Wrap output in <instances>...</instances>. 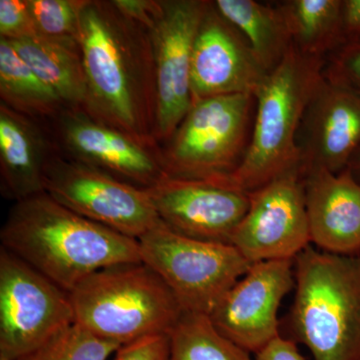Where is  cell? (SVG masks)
Masks as SVG:
<instances>
[{
    "mask_svg": "<svg viewBox=\"0 0 360 360\" xmlns=\"http://www.w3.org/2000/svg\"><path fill=\"white\" fill-rule=\"evenodd\" d=\"M293 46L311 58H328L347 41L342 0H286L276 4Z\"/></svg>",
    "mask_w": 360,
    "mask_h": 360,
    "instance_id": "cell-21",
    "label": "cell"
},
{
    "mask_svg": "<svg viewBox=\"0 0 360 360\" xmlns=\"http://www.w3.org/2000/svg\"><path fill=\"white\" fill-rule=\"evenodd\" d=\"M35 34L27 0H0V39L15 41Z\"/></svg>",
    "mask_w": 360,
    "mask_h": 360,
    "instance_id": "cell-27",
    "label": "cell"
},
{
    "mask_svg": "<svg viewBox=\"0 0 360 360\" xmlns=\"http://www.w3.org/2000/svg\"><path fill=\"white\" fill-rule=\"evenodd\" d=\"M169 335L148 336L122 345L115 360H169Z\"/></svg>",
    "mask_w": 360,
    "mask_h": 360,
    "instance_id": "cell-28",
    "label": "cell"
},
{
    "mask_svg": "<svg viewBox=\"0 0 360 360\" xmlns=\"http://www.w3.org/2000/svg\"><path fill=\"white\" fill-rule=\"evenodd\" d=\"M302 165L250 193V205L231 245L250 262L295 260L310 243Z\"/></svg>",
    "mask_w": 360,
    "mask_h": 360,
    "instance_id": "cell-11",
    "label": "cell"
},
{
    "mask_svg": "<svg viewBox=\"0 0 360 360\" xmlns=\"http://www.w3.org/2000/svg\"><path fill=\"white\" fill-rule=\"evenodd\" d=\"M255 360H305L295 341L279 335L255 354Z\"/></svg>",
    "mask_w": 360,
    "mask_h": 360,
    "instance_id": "cell-30",
    "label": "cell"
},
{
    "mask_svg": "<svg viewBox=\"0 0 360 360\" xmlns=\"http://www.w3.org/2000/svg\"><path fill=\"white\" fill-rule=\"evenodd\" d=\"M360 146V97L326 78L312 94L297 132L304 169H347Z\"/></svg>",
    "mask_w": 360,
    "mask_h": 360,
    "instance_id": "cell-16",
    "label": "cell"
},
{
    "mask_svg": "<svg viewBox=\"0 0 360 360\" xmlns=\"http://www.w3.org/2000/svg\"><path fill=\"white\" fill-rule=\"evenodd\" d=\"M0 360H11V359H7V357L4 356V355L0 354Z\"/></svg>",
    "mask_w": 360,
    "mask_h": 360,
    "instance_id": "cell-33",
    "label": "cell"
},
{
    "mask_svg": "<svg viewBox=\"0 0 360 360\" xmlns=\"http://www.w3.org/2000/svg\"><path fill=\"white\" fill-rule=\"evenodd\" d=\"M267 73L243 33L210 1L194 40L191 77L193 103L231 94L255 96Z\"/></svg>",
    "mask_w": 360,
    "mask_h": 360,
    "instance_id": "cell-15",
    "label": "cell"
},
{
    "mask_svg": "<svg viewBox=\"0 0 360 360\" xmlns=\"http://www.w3.org/2000/svg\"><path fill=\"white\" fill-rule=\"evenodd\" d=\"M45 122L54 148L68 160L141 188L165 175L160 146L139 141L84 110L65 108Z\"/></svg>",
    "mask_w": 360,
    "mask_h": 360,
    "instance_id": "cell-12",
    "label": "cell"
},
{
    "mask_svg": "<svg viewBox=\"0 0 360 360\" xmlns=\"http://www.w3.org/2000/svg\"><path fill=\"white\" fill-rule=\"evenodd\" d=\"M347 169L349 170L354 179L360 184V146L350 158Z\"/></svg>",
    "mask_w": 360,
    "mask_h": 360,
    "instance_id": "cell-32",
    "label": "cell"
},
{
    "mask_svg": "<svg viewBox=\"0 0 360 360\" xmlns=\"http://www.w3.org/2000/svg\"><path fill=\"white\" fill-rule=\"evenodd\" d=\"M290 340L314 360H360V257L310 245L295 259Z\"/></svg>",
    "mask_w": 360,
    "mask_h": 360,
    "instance_id": "cell-3",
    "label": "cell"
},
{
    "mask_svg": "<svg viewBox=\"0 0 360 360\" xmlns=\"http://www.w3.org/2000/svg\"><path fill=\"white\" fill-rule=\"evenodd\" d=\"M213 4L225 20L243 33L267 72L274 70L292 47L278 6L255 0H215Z\"/></svg>",
    "mask_w": 360,
    "mask_h": 360,
    "instance_id": "cell-20",
    "label": "cell"
},
{
    "mask_svg": "<svg viewBox=\"0 0 360 360\" xmlns=\"http://www.w3.org/2000/svg\"><path fill=\"white\" fill-rule=\"evenodd\" d=\"M252 94L210 97L193 103L179 127L160 146L168 176L229 179L250 143Z\"/></svg>",
    "mask_w": 360,
    "mask_h": 360,
    "instance_id": "cell-6",
    "label": "cell"
},
{
    "mask_svg": "<svg viewBox=\"0 0 360 360\" xmlns=\"http://www.w3.org/2000/svg\"><path fill=\"white\" fill-rule=\"evenodd\" d=\"M326 59L304 56L295 46L267 73L255 94V115L245 158L231 176L248 193L302 165L297 132Z\"/></svg>",
    "mask_w": 360,
    "mask_h": 360,
    "instance_id": "cell-4",
    "label": "cell"
},
{
    "mask_svg": "<svg viewBox=\"0 0 360 360\" xmlns=\"http://www.w3.org/2000/svg\"><path fill=\"white\" fill-rule=\"evenodd\" d=\"M0 240L68 292L98 270L141 262L137 239L80 217L45 193L14 202Z\"/></svg>",
    "mask_w": 360,
    "mask_h": 360,
    "instance_id": "cell-2",
    "label": "cell"
},
{
    "mask_svg": "<svg viewBox=\"0 0 360 360\" xmlns=\"http://www.w3.org/2000/svg\"><path fill=\"white\" fill-rule=\"evenodd\" d=\"M44 122L0 103V184L14 202L44 193V169L54 150Z\"/></svg>",
    "mask_w": 360,
    "mask_h": 360,
    "instance_id": "cell-18",
    "label": "cell"
},
{
    "mask_svg": "<svg viewBox=\"0 0 360 360\" xmlns=\"http://www.w3.org/2000/svg\"><path fill=\"white\" fill-rule=\"evenodd\" d=\"M44 193L84 219L139 240L161 220L146 188L52 151Z\"/></svg>",
    "mask_w": 360,
    "mask_h": 360,
    "instance_id": "cell-9",
    "label": "cell"
},
{
    "mask_svg": "<svg viewBox=\"0 0 360 360\" xmlns=\"http://www.w3.org/2000/svg\"><path fill=\"white\" fill-rule=\"evenodd\" d=\"M11 42L35 75L59 97L65 108L85 110L86 78L78 41L35 34Z\"/></svg>",
    "mask_w": 360,
    "mask_h": 360,
    "instance_id": "cell-19",
    "label": "cell"
},
{
    "mask_svg": "<svg viewBox=\"0 0 360 360\" xmlns=\"http://www.w3.org/2000/svg\"><path fill=\"white\" fill-rule=\"evenodd\" d=\"M75 323L70 292L0 248V354L18 360Z\"/></svg>",
    "mask_w": 360,
    "mask_h": 360,
    "instance_id": "cell-8",
    "label": "cell"
},
{
    "mask_svg": "<svg viewBox=\"0 0 360 360\" xmlns=\"http://www.w3.org/2000/svg\"><path fill=\"white\" fill-rule=\"evenodd\" d=\"M112 2L120 13L148 30L153 25L160 6V1L155 0H113Z\"/></svg>",
    "mask_w": 360,
    "mask_h": 360,
    "instance_id": "cell-29",
    "label": "cell"
},
{
    "mask_svg": "<svg viewBox=\"0 0 360 360\" xmlns=\"http://www.w3.org/2000/svg\"><path fill=\"white\" fill-rule=\"evenodd\" d=\"M210 1L160 0L149 28L155 63V141L165 144L193 106L191 60L196 33Z\"/></svg>",
    "mask_w": 360,
    "mask_h": 360,
    "instance_id": "cell-10",
    "label": "cell"
},
{
    "mask_svg": "<svg viewBox=\"0 0 360 360\" xmlns=\"http://www.w3.org/2000/svg\"><path fill=\"white\" fill-rule=\"evenodd\" d=\"M0 103L39 122L53 120L65 105L20 58L9 40L0 39Z\"/></svg>",
    "mask_w": 360,
    "mask_h": 360,
    "instance_id": "cell-22",
    "label": "cell"
},
{
    "mask_svg": "<svg viewBox=\"0 0 360 360\" xmlns=\"http://www.w3.org/2000/svg\"><path fill=\"white\" fill-rule=\"evenodd\" d=\"M323 77L360 97V35L347 40L326 58Z\"/></svg>",
    "mask_w": 360,
    "mask_h": 360,
    "instance_id": "cell-26",
    "label": "cell"
},
{
    "mask_svg": "<svg viewBox=\"0 0 360 360\" xmlns=\"http://www.w3.org/2000/svg\"><path fill=\"white\" fill-rule=\"evenodd\" d=\"M310 243L326 252L360 257V184L349 170L304 172Z\"/></svg>",
    "mask_w": 360,
    "mask_h": 360,
    "instance_id": "cell-17",
    "label": "cell"
},
{
    "mask_svg": "<svg viewBox=\"0 0 360 360\" xmlns=\"http://www.w3.org/2000/svg\"><path fill=\"white\" fill-rule=\"evenodd\" d=\"M295 288V260L257 262L208 316L222 335L257 354L281 335L279 307Z\"/></svg>",
    "mask_w": 360,
    "mask_h": 360,
    "instance_id": "cell-14",
    "label": "cell"
},
{
    "mask_svg": "<svg viewBox=\"0 0 360 360\" xmlns=\"http://www.w3.org/2000/svg\"><path fill=\"white\" fill-rule=\"evenodd\" d=\"M120 347L73 323L18 360H108Z\"/></svg>",
    "mask_w": 360,
    "mask_h": 360,
    "instance_id": "cell-24",
    "label": "cell"
},
{
    "mask_svg": "<svg viewBox=\"0 0 360 360\" xmlns=\"http://www.w3.org/2000/svg\"><path fill=\"white\" fill-rule=\"evenodd\" d=\"M139 243L141 262L167 283L184 314H212L251 266L233 245L187 238L162 221Z\"/></svg>",
    "mask_w": 360,
    "mask_h": 360,
    "instance_id": "cell-7",
    "label": "cell"
},
{
    "mask_svg": "<svg viewBox=\"0 0 360 360\" xmlns=\"http://www.w3.org/2000/svg\"><path fill=\"white\" fill-rule=\"evenodd\" d=\"M161 221L187 238L231 245L250 205V194L231 177L186 179L165 174L146 188Z\"/></svg>",
    "mask_w": 360,
    "mask_h": 360,
    "instance_id": "cell-13",
    "label": "cell"
},
{
    "mask_svg": "<svg viewBox=\"0 0 360 360\" xmlns=\"http://www.w3.org/2000/svg\"><path fill=\"white\" fill-rule=\"evenodd\" d=\"M169 338V360H252L250 352L222 335L206 314H182Z\"/></svg>",
    "mask_w": 360,
    "mask_h": 360,
    "instance_id": "cell-23",
    "label": "cell"
},
{
    "mask_svg": "<svg viewBox=\"0 0 360 360\" xmlns=\"http://www.w3.org/2000/svg\"><path fill=\"white\" fill-rule=\"evenodd\" d=\"M70 295L75 323L122 347L169 335L184 314L167 283L143 262L98 270Z\"/></svg>",
    "mask_w": 360,
    "mask_h": 360,
    "instance_id": "cell-5",
    "label": "cell"
},
{
    "mask_svg": "<svg viewBox=\"0 0 360 360\" xmlns=\"http://www.w3.org/2000/svg\"><path fill=\"white\" fill-rule=\"evenodd\" d=\"M37 34L49 39L75 40L86 0H27Z\"/></svg>",
    "mask_w": 360,
    "mask_h": 360,
    "instance_id": "cell-25",
    "label": "cell"
},
{
    "mask_svg": "<svg viewBox=\"0 0 360 360\" xmlns=\"http://www.w3.org/2000/svg\"><path fill=\"white\" fill-rule=\"evenodd\" d=\"M342 23L347 41L359 37L360 0H342Z\"/></svg>",
    "mask_w": 360,
    "mask_h": 360,
    "instance_id": "cell-31",
    "label": "cell"
},
{
    "mask_svg": "<svg viewBox=\"0 0 360 360\" xmlns=\"http://www.w3.org/2000/svg\"><path fill=\"white\" fill-rule=\"evenodd\" d=\"M78 44L86 78L85 111L139 141L160 146L155 136V63L148 28L120 13L112 1L86 0Z\"/></svg>",
    "mask_w": 360,
    "mask_h": 360,
    "instance_id": "cell-1",
    "label": "cell"
}]
</instances>
